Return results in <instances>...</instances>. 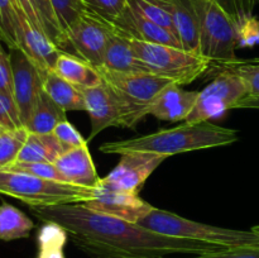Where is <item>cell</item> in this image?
<instances>
[{
	"mask_svg": "<svg viewBox=\"0 0 259 258\" xmlns=\"http://www.w3.org/2000/svg\"><path fill=\"white\" fill-rule=\"evenodd\" d=\"M33 212L45 223L61 225L71 242L91 258H159L174 253L197 255L227 249L158 234L139 224L94 211L82 202L33 207Z\"/></svg>",
	"mask_w": 259,
	"mask_h": 258,
	"instance_id": "cell-1",
	"label": "cell"
},
{
	"mask_svg": "<svg viewBox=\"0 0 259 258\" xmlns=\"http://www.w3.org/2000/svg\"><path fill=\"white\" fill-rule=\"evenodd\" d=\"M239 138L237 131L215 125L210 121L182 124L172 129L121 141L105 142L99 147L103 153L123 154L131 151L151 152L162 156H174L185 152L224 147Z\"/></svg>",
	"mask_w": 259,
	"mask_h": 258,
	"instance_id": "cell-2",
	"label": "cell"
},
{
	"mask_svg": "<svg viewBox=\"0 0 259 258\" xmlns=\"http://www.w3.org/2000/svg\"><path fill=\"white\" fill-rule=\"evenodd\" d=\"M141 227L167 237L197 240L225 248L257 247L259 235L250 230H235L214 227L154 207L138 223Z\"/></svg>",
	"mask_w": 259,
	"mask_h": 258,
	"instance_id": "cell-3",
	"label": "cell"
},
{
	"mask_svg": "<svg viewBox=\"0 0 259 258\" xmlns=\"http://www.w3.org/2000/svg\"><path fill=\"white\" fill-rule=\"evenodd\" d=\"M0 194L20 200L32 207L81 204L90 200L94 189L40 179L7 168L0 171Z\"/></svg>",
	"mask_w": 259,
	"mask_h": 258,
	"instance_id": "cell-4",
	"label": "cell"
},
{
	"mask_svg": "<svg viewBox=\"0 0 259 258\" xmlns=\"http://www.w3.org/2000/svg\"><path fill=\"white\" fill-rule=\"evenodd\" d=\"M103 80L113 89L120 101L123 115L121 128H136L137 124L148 115L152 104L159 94L172 85L168 78L161 77L148 71L138 72H116L98 68Z\"/></svg>",
	"mask_w": 259,
	"mask_h": 258,
	"instance_id": "cell-5",
	"label": "cell"
},
{
	"mask_svg": "<svg viewBox=\"0 0 259 258\" xmlns=\"http://www.w3.org/2000/svg\"><path fill=\"white\" fill-rule=\"evenodd\" d=\"M137 55L149 72L180 86L189 85L209 71L211 61L180 47L132 39Z\"/></svg>",
	"mask_w": 259,
	"mask_h": 258,
	"instance_id": "cell-6",
	"label": "cell"
},
{
	"mask_svg": "<svg viewBox=\"0 0 259 258\" xmlns=\"http://www.w3.org/2000/svg\"><path fill=\"white\" fill-rule=\"evenodd\" d=\"M199 24L200 53L211 62L238 60L235 48L240 37L237 23L215 0H191Z\"/></svg>",
	"mask_w": 259,
	"mask_h": 258,
	"instance_id": "cell-7",
	"label": "cell"
},
{
	"mask_svg": "<svg viewBox=\"0 0 259 258\" xmlns=\"http://www.w3.org/2000/svg\"><path fill=\"white\" fill-rule=\"evenodd\" d=\"M247 95H249L248 88L239 76L230 71L220 70L219 75L199 91L195 106L185 123L196 124L222 118Z\"/></svg>",
	"mask_w": 259,
	"mask_h": 258,
	"instance_id": "cell-8",
	"label": "cell"
},
{
	"mask_svg": "<svg viewBox=\"0 0 259 258\" xmlns=\"http://www.w3.org/2000/svg\"><path fill=\"white\" fill-rule=\"evenodd\" d=\"M113 30V23L83 10L66 32L67 45L75 50L78 57L90 62L96 68H100Z\"/></svg>",
	"mask_w": 259,
	"mask_h": 258,
	"instance_id": "cell-9",
	"label": "cell"
},
{
	"mask_svg": "<svg viewBox=\"0 0 259 258\" xmlns=\"http://www.w3.org/2000/svg\"><path fill=\"white\" fill-rule=\"evenodd\" d=\"M168 157L151 152L131 151L120 154L119 163L100 180L99 185L115 191L139 194V190Z\"/></svg>",
	"mask_w": 259,
	"mask_h": 258,
	"instance_id": "cell-10",
	"label": "cell"
},
{
	"mask_svg": "<svg viewBox=\"0 0 259 258\" xmlns=\"http://www.w3.org/2000/svg\"><path fill=\"white\" fill-rule=\"evenodd\" d=\"M9 55L13 68V96L19 109L23 126H25L43 91V75L19 48H10Z\"/></svg>",
	"mask_w": 259,
	"mask_h": 258,
	"instance_id": "cell-11",
	"label": "cell"
},
{
	"mask_svg": "<svg viewBox=\"0 0 259 258\" xmlns=\"http://www.w3.org/2000/svg\"><path fill=\"white\" fill-rule=\"evenodd\" d=\"M82 204L94 211L110 215L134 224H138L154 209L153 205L144 201L139 194L109 190L100 185L94 189L93 197Z\"/></svg>",
	"mask_w": 259,
	"mask_h": 258,
	"instance_id": "cell-12",
	"label": "cell"
},
{
	"mask_svg": "<svg viewBox=\"0 0 259 258\" xmlns=\"http://www.w3.org/2000/svg\"><path fill=\"white\" fill-rule=\"evenodd\" d=\"M17 10V48H19L42 73L53 70L62 50L38 29L15 5Z\"/></svg>",
	"mask_w": 259,
	"mask_h": 258,
	"instance_id": "cell-13",
	"label": "cell"
},
{
	"mask_svg": "<svg viewBox=\"0 0 259 258\" xmlns=\"http://www.w3.org/2000/svg\"><path fill=\"white\" fill-rule=\"evenodd\" d=\"M80 90L85 98V111H88L91 123L88 142L109 126H120L123 109L118 96L105 81L91 88H80Z\"/></svg>",
	"mask_w": 259,
	"mask_h": 258,
	"instance_id": "cell-14",
	"label": "cell"
},
{
	"mask_svg": "<svg viewBox=\"0 0 259 258\" xmlns=\"http://www.w3.org/2000/svg\"><path fill=\"white\" fill-rule=\"evenodd\" d=\"M113 24L132 39L182 48L179 37L174 32L153 23L129 4Z\"/></svg>",
	"mask_w": 259,
	"mask_h": 258,
	"instance_id": "cell-15",
	"label": "cell"
},
{
	"mask_svg": "<svg viewBox=\"0 0 259 258\" xmlns=\"http://www.w3.org/2000/svg\"><path fill=\"white\" fill-rule=\"evenodd\" d=\"M55 164L67 184L75 186L95 189L101 180L94 164L89 144L68 149L58 157Z\"/></svg>",
	"mask_w": 259,
	"mask_h": 258,
	"instance_id": "cell-16",
	"label": "cell"
},
{
	"mask_svg": "<svg viewBox=\"0 0 259 258\" xmlns=\"http://www.w3.org/2000/svg\"><path fill=\"white\" fill-rule=\"evenodd\" d=\"M197 95L199 91L185 90L182 86L172 83L164 89L152 104L148 115L154 116L158 120L185 121L195 106Z\"/></svg>",
	"mask_w": 259,
	"mask_h": 258,
	"instance_id": "cell-17",
	"label": "cell"
},
{
	"mask_svg": "<svg viewBox=\"0 0 259 258\" xmlns=\"http://www.w3.org/2000/svg\"><path fill=\"white\" fill-rule=\"evenodd\" d=\"M172 17L177 35L184 50L200 53L199 24L191 0H157Z\"/></svg>",
	"mask_w": 259,
	"mask_h": 258,
	"instance_id": "cell-18",
	"label": "cell"
},
{
	"mask_svg": "<svg viewBox=\"0 0 259 258\" xmlns=\"http://www.w3.org/2000/svg\"><path fill=\"white\" fill-rule=\"evenodd\" d=\"M101 67L110 71H116V72L148 71L137 55L131 42V38L121 33L115 25H114V30L110 35L108 46H106L104 63Z\"/></svg>",
	"mask_w": 259,
	"mask_h": 258,
	"instance_id": "cell-19",
	"label": "cell"
},
{
	"mask_svg": "<svg viewBox=\"0 0 259 258\" xmlns=\"http://www.w3.org/2000/svg\"><path fill=\"white\" fill-rule=\"evenodd\" d=\"M53 71L78 88H91L103 82V77L95 66L77 55H71L65 51L58 56Z\"/></svg>",
	"mask_w": 259,
	"mask_h": 258,
	"instance_id": "cell-20",
	"label": "cell"
},
{
	"mask_svg": "<svg viewBox=\"0 0 259 258\" xmlns=\"http://www.w3.org/2000/svg\"><path fill=\"white\" fill-rule=\"evenodd\" d=\"M53 133H29L18 156V162H51L55 163L61 154L68 151Z\"/></svg>",
	"mask_w": 259,
	"mask_h": 258,
	"instance_id": "cell-21",
	"label": "cell"
},
{
	"mask_svg": "<svg viewBox=\"0 0 259 258\" xmlns=\"http://www.w3.org/2000/svg\"><path fill=\"white\" fill-rule=\"evenodd\" d=\"M43 90L66 111L86 110L85 98L80 88L61 77L53 70L42 73Z\"/></svg>",
	"mask_w": 259,
	"mask_h": 258,
	"instance_id": "cell-22",
	"label": "cell"
},
{
	"mask_svg": "<svg viewBox=\"0 0 259 258\" xmlns=\"http://www.w3.org/2000/svg\"><path fill=\"white\" fill-rule=\"evenodd\" d=\"M66 119V110L61 108L50 98L45 90L40 93L33 113L24 128L29 133L47 134L52 133L57 124Z\"/></svg>",
	"mask_w": 259,
	"mask_h": 258,
	"instance_id": "cell-23",
	"label": "cell"
},
{
	"mask_svg": "<svg viewBox=\"0 0 259 258\" xmlns=\"http://www.w3.org/2000/svg\"><path fill=\"white\" fill-rule=\"evenodd\" d=\"M33 228L34 223L18 207L8 202L0 205V239L10 242L28 238Z\"/></svg>",
	"mask_w": 259,
	"mask_h": 258,
	"instance_id": "cell-24",
	"label": "cell"
},
{
	"mask_svg": "<svg viewBox=\"0 0 259 258\" xmlns=\"http://www.w3.org/2000/svg\"><path fill=\"white\" fill-rule=\"evenodd\" d=\"M68 235L61 225L56 223H45L38 233L37 258H65L63 247Z\"/></svg>",
	"mask_w": 259,
	"mask_h": 258,
	"instance_id": "cell-25",
	"label": "cell"
},
{
	"mask_svg": "<svg viewBox=\"0 0 259 258\" xmlns=\"http://www.w3.org/2000/svg\"><path fill=\"white\" fill-rule=\"evenodd\" d=\"M29 132L25 128L5 131L0 134V171L18 161V156Z\"/></svg>",
	"mask_w": 259,
	"mask_h": 258,
	"instance_id": "cell-26",
	"label": "cell"
},
{
	"mask_svg": "<svg viewBox=\"0 0 259 258\" xmlns=\"http://www.w3.org/2000/svg\"><path fill=\"white\" fill-rule=\"evenodd\" d=\"M220 70H227L239 76L245 82L250 96H259V58L257 60H235L219 63Z\"/></svg>",
	"mask_w": 259,
	"mask_h": 258,
	"instance_id": "cell-27",
	"label": "cell"
},
{
	"mask_svg": "<svg viewBox=\"0 0 259 258\" xmlns=\"http://www.w3.org/2000/svg\"><path fill=\"white\" fill-rule=\"evenodd\" d=\"M33 3H34L35 9L39 15L40 22H42L43 30L50 37V39L53 40L61 48L67 45L66 35L61 29V25L50 0H33Z\"/></svg>",
	"mask_w": 259,
	"mask_h": 258,
	"instance_id": "cell-28",
	"label": "cell"
},
{
	"mask_svg": "<svg viewBox=\"0 0 259 258\" xmlns=\"http://www.w3.org/2000/svg\"><path fill=\"white\" fill-rule=\"evenodd\" d=\"M0 38L8 48H17V10L14 0H0Z\"/></svg>",
	"mask_w": 259,
	"mask_h": 258,
	"instance_id": "cell-29",
	"label": "cell"
},
{
	"mask_svg": "<svg viewBox=\"0 0 259 258\" xmlns=\"http://www.w3.org/2000/svg\"><path fill=\"white\" fill-rule=\"evenodd\" d=\"M81 3L85 10L110 23H115L128 5V0H81Z\"/></svg>",
	"mask_w": 259,
	"mask_h": 258,
	"instance_id": "cell-30",
	"label": "cell"
},
{
	"mask_svg": "<svg viewBox=\"0 0 259 258\" xmlns=\"http://www.w3.org/2000/svg\"><path fill=\"white\" fill-rule=\"evenodd\" d=\"M61 29L65 33L85 10L81 0H50ZM67 39V38H66Z\"/></svg>",
	"mask_w": 259,
	"mask_h": 258,
	"instance_id": "cell-31",
	"label": "cell"
},
{
	"mask_svg": "<svg viewBox=\"0 0 259 258\" xmlns=\"http://www.w3.org/2000/svg\"><path fill=\"white\" fill-rule=\"evenodd\" d=\"M12 169H17V171L25 172V174L33 175V176L40 177L45 180H51V181L57 182H65L67 184L63 175L58 171L55 163L51 162H15L9 167Z\"/></svg>",
	"mask_w": 259,
	"mask_h": 258,
	"instance_id": "cell-32",
	"label": "cell"
},
{
	"mask_svg": "<svg viewBox=\"0 0 259 258\" xmlns=\"http://www.w3.org/2000/svg\"><path fill=\"white\" fill-rule=\"evenodd\" d=\"M0 125L8 131L24 128L14 96L2 93H0Z\"/></svg>",
	"mask_w": 259,
	"mask_h": 258,
	"instance_id": "cell-33",
	"label": "cell"
},
{
	"mask_svg": "<svg viewBox=\"0 0 259 258\" xmlns=\"http://www.w3.org/2000/svg\"><path fill=\"white\" fill-rule=\"evenodd\" d=\"M55 134V137L57 139H60L66 147L68 148H75V147H81L89 144L88 139L83 138L80 133L77 132V129L72 125L68 120L61 121L60 124H57V126L55 128V131L52 132Z\"/></svg>",
	"mask_w": 259,
	"mask_h": 258,
	"instance_id": "cell-34",
	"label": "cell"
},
{
	"mask_svg": "<svg viewBox=\"0 0 259 258\" xmlns=\"http://www.w3.org/2000/svg\"><path fill=\"white\" fill-rule=\"evenodd\" d=\"M0 38V93L13 95V68L9 51Z\"/></svg>",
	"mask_w": 259,
	"mask_h": 258,
	"instance_id": "cell-35",
	"label": "cell"
},
{
	"mask_svg": "<svg viewBox=\"0 0 259 258\" xmlns=\"http://www.w3.org/2000/svg\"><path fill=\"white\" fill-rule=\"evenodd\" d=\"M190 258H259V245H257V247L227 248V249L204 253V254H197Z\"/></svg>",
	"mask_w": 259,
	"mask_h": 258,
	"instance_id": "cell-36",
	"label": "cell"
},
{
	"mask_svg": "<svg viewBox=\"0 0 259 258\" xmlns=\"http://www.w3.org/2000/svg\"><path fill=\"white\" fill-rule=\"evenodd\" d=\"M240 18V30L244 28L250 27L254 23V13L255 7L259 4V0H235Z\"/></svg>",
	"mask_w": 259,
	"mask_h": 258,
	"instance_id": "cell-37",
	"label": "cell"
},
{
	"mask_svg": "<svg viewBox=\"0 0 259 258\" xmlns=\"http://www.w3.org/2000/svg\"><path fill=\"white\" fill-rule=\"evenodd\" d=\"M15 5L24 13L25 17L28 18L30 23H32L34 27H37L38 29L43 30L42 22L39 19V15H38L37 9H35V5L33 3V0H14ZM45 32V30H43Z\"/></svg>",
	"mask_w": 259,
	"mask_h": 258,
	"instance_id": "cell-38",
	"label": "cell"
},
{
	"mask_svg": "<svg viewBox=\"0 0 259 258\" xmlns=\"http://www.w3.org/2000/svg\"><path fill=\"white\" fill-rule=\"evenodd\" d=\"M223 9L225 10L228 15L237 23V25L239 27L240 29V18H239V13H238V8H237V3L235 0H215ZM242 32V30H240Z\"/></svg>",
	"mask_w": 259,
	"mask_h": 258,
	"instance_id": "cell-39",
	"label": "cell"
},
{
	"mask_svg": "<svg viewBox=\"0 0 259 258\" xmlns=\"http://www.w3.org/2000/svg\"><path fill=\"white\" fill-rule=\"evenodd\" d=\"M233 109H259V96L247 95L238 101Z\"/></svg>",
	"mask_w": 259,
	"mask_h": 258,
	"instance_id": "cell-40",
	"label": "cell"
},
{
	"mask_svg": "<svg viewBox=\"0 0 259 258\" xmlns=\"http://www.w3.org/2000/svg\"><path fill=\"white\" fill-rule=\"evenodd\" d=\"M252 230L255 233V234L259 235V225H255V227H253Z\"/></svg>",
	"mask_w": 259,
	"mask_h": 258,
	"instance_id": "cell-41",
	"label": "cell"
},
{
	"mask_svg": "<svg viewBox=\"0 0 259 258\" xmlns=\"http://www.w3.org/2000/svg\"><path fill=\"white\" fill-rule=\"evenodd\" d=\"M5 131H8V129H5L4 126H2V125H0V134H2V133H4Z\"/></svg>",
	"mask_w": 259,
	"mask_h": 258,
	"instance_id": "cell-42",
	"label": "cell"
}]
</instances>
